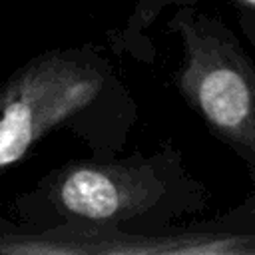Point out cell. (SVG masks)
I'll list each match as a JSON object with an SVG mask.
<instances>
[{"instance_id": "cell-1", "label": "cell", "mask_w": 255, "mask_h": 255, "mask_svg": "<svg viewBox=\"0 0 255 255\" xmlns=\"http://www.w3.org/2000/svg\"><path fill=\"white\" fill-rule=\"evenodd\" d=\"M181 42L175 84L197 116L241 153H255V68L225 24L193 4L167 22Z\"/></svg>"}, {"instance_id": "cell-2", "label": "cell", "mask_w": 255, "mask_h": 255, "mask_svg": "<svg viewBox=\"0 0 255 255\" xmlns=\"http://www.w3.org/2000/svg\"><path fill=\"white\" fill-rule=\"evenodd\" d=\"M106 80V66L84 50H50L18 68L0 88V171L94 104Z\"/></svg>"}, {"instance_id": "cell-3", "label": "cell", "mask_w": 255, "mask_h": 255, "mask_svg": "<svg viewBox=\"0 0 255 255\" xmlns=\"http://www.w3.org/2000/svg\"><path fill=\"white\" fill-rule=\"evenodd\" d=\"M0 253L12 255H235L255 253L253 235L179 233L163 237L129 235L104 223H78L40 235L0 233Z\"/></svg>"}, {"instance_id": "cell-4", "label": "cell", "mask_w": 255, "mask_h": 255, "mask_svg": "<svg viewBox=\"0 0 255 255\" xmlns=\"http://www.w3.org/2000/svg\"><path fill=\"white\" fill-rule=\"evenodd\" d=\"M147 163L76 161L54 173V209L76 223H118L149 209L163 193Z\"/></svg>"}, {"instance_id": "cell-5", "label": "cell", "mask_w": 255, "mask_h": 255, "mask_svg": "<svg viewBox=\"0 0 255 255\" xmlns=\"http://www.w3.org/2000/svg\"><path fill=\"white\" fill-rule=\"evenodd\" d=\"M195 2H199V0H137L133 4L126 24L112 34L116 50L137 54V46H139L141 34L161 16V12L165 8L183 6V4H195ZM229 2L241 6L243 10L255 12V0H229Z\"/></svg>"}, {"instance_id": "cell-6", "label": "cell", "mask_w": 255, "mask_h": 255, "mask_svg": "<svg viewBox=\"0 0 255 255\" xmlns=\"http://www.w3.org/2000/svg\"><path fill=\"white\" fill-rule=\"evenodd\" d=\"M239 24L243 28V32L247 34L253 50H255V12H249V10H243L239 14Z\"/></svg>"}]
</instances>
